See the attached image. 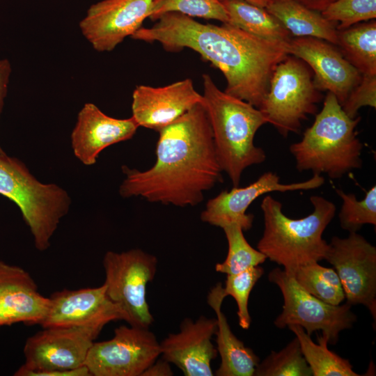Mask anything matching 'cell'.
<instances>
[{"label": "cell", "mask_w": 376, "mask_h": 376, "mask_svg": "<svg viewBox=\"0 0 376 376\" xmlns=\"http://www.w3.org/2000/svg\"><path fill=\"white\" fill-rule=\"evenodd\" d=\"M132 38L158 42L169 52L187 47L210 61L224 75V92L258 108L278 64L288 55L287 43L249 33L227 23H200L171 12L149 28L141 27Z\"/></svg>", "instance_id": "1"}, {"label": "cell", "mask_w": 376, "mask_h": 376, "mask_svg": "<svg viewBox=\"0 0 376 376\" xmlns=\"http://www.w3.org/2000/svg\"><path fill=\"white\" fill-rule=\"evenodd\" d=\"M156 162L149 169L122 167L119 188L124 198L141 196L151 203L195 206L205 191L223 182L209 118L198 103L157 131Z\"/></svg>", "instance_id": "2"}, {"label": "cell", "mask_w": 376, "mask_h": 376, "mask_svg": "<svg viewBox=\"0 0 376 376\" xmlns=\"http://www.w3.org/2000/svg\"><path fill=\"white\" fill-rule=\"evenodd\" d=\"M203 103L219 163L233 187H238L246 169L266 159L265 152L255 145L254 137L267 120L258 108L221 91L209 75H203Z\"/></svg>", "instance_id": "3"}, {"label": "cell", "mask_w": 376, "mask_h": 376, "mask_svg": "<svg viewBox=\"0 0 376 376\" xmlns=\"http://www.w3.org/2000/svg\"><path fill=\"white\" fill-rule=\"evenodd\" d=\"M310 201L313 212L301 219L286 216L282 203L271 195L265 196L261 202L264 230L257 249L288 274L324 258L328 243L322 235L335 217L336 207L321 196H312Z\"/></svg>", "instance_id": "4"}, {"label": "cell", "mask_w": 376, "mask_h": 376, "mask_svg": "<svg viewBox=\"0 0 376 376\" xmlns=\"http://www.w3.org/2000/svg\"><path fill=\"white\" fill-rule=\"evenodd\" d=\"M360 120V116L349 117L336 96L327 92L313 123L289 147L296 169L338 179L361 169L363 144L357 132Z\"/></svg>", "instance_id": "5"}, {"label": "cell", "mask_w": 376, "mask_h": 376, "mask_svg": "<svg viewBox=\"0 0 376 376\" xmlns=\"http://www.w3.org/2000/svg\"><path fill=\"white\" fill-rule=\"evenodd\" d=\"M0 194L19 208L30 228L36 248L47 250L71 200L56 184L38 181L20 160L0 153Z\"/></svg>", "instance_id": "6"}, {"label": "cell", "mask_w": 376, "mask_h": 376, "mask_svg": "<svg viewBox=\"0 0 376 376\" xmlns=\"http://www.w3.org/2000/svg\"><path fill=\"white\" fill-rule=\"evenodd\" d=\"M313 73L301 59L288 55L271 77L269 89L258 108L283 136L297 133L308 116L316 114L322 94Z\"/></svg>", "instance_id": "7"}, {"label": "cell", "mask_w": 376, "mask_h": 376, "mask_svg": "<svg viewBox=\"0 0 376 376\" xmlns=\"http://www.w3.org/2000/svg\"><path fill=\"white\" fill-rule=\"evenodd\" d=\"M102 264L109 299L122 308L130 326L149 329L154 318L146 299V286L155 276L157 258L139 249L109 251Z\"/></svg>", "instance_id": "8"}, {"label": "cell", "mask_w": 376, "mask_h": 376, "mask_svg": "<svg viewBox=\"0 0 376 376\" xmlns=\"http://www.w3.org/2000/svg\"><path fill=\"white\" fill-rule=\"evenodd\" d=\"M268 279L279 287L283 298V310L274 321L279 329L297 324L309 336L315 331H322L329 343L334 345L340 333L351 329L357 321L351 305L346 302L331 305L320 300L302 289L284 269H273Z\"/></svg>", "instance_id": "9"}, {"label": "cell", "mask_w": 376, "mask_h": 376, "mask_svg": "<svg viewBox=\"0 0 376 376\" xmlns=\"http://www.w3.org/2000/svg\"><path fill=\"white\" fill-rule=\"evenodd\" d=\"M102 330L89 327H49L28 338L25 361L15 376H36L43 372L68 370L85 365L95 339Z\"/></svg>", "instance_id": "10"}, {"label": "cell", "mask_w": 376, "mask_h": 376, "mask_svg": "<svg viewBox=\"0 0 376 376\" xmlns=\"http://www.w3.org/2000/svg\"><path fill=\"white\" fill-rule=\"evenodd\" d=\"M160 355L149 329L123 325L111 339L93 343L85 366L93 376H141Z\"/></svg>", "instance_id": "11"}, {"label": "cell", "mask_w": 376, "mask_h": 376, "mask_svg": "<svg viewBox=\"0 0 376 376\" xmlns=\"http://www.w3.org/2000/svg\"><path fill=\"white\" fill-rule=\"evenodd\" d=\"M336 272L346 303L361 304L376 319V247L357 232L334 236L324 255Z\"/></svg>", "instance_id": "12"}, {"label": "cell", "mask_w": 376, "mask_h": 376, "mask_svg": "<svg viewBox=\"0 0 376 376\" xmlns=\"http://www.w3.org/2000/svg\"><path fill=\"white\" fill-rule=\"evenodd\" d=\"M324 183V177L318 174H313L309 179L302 182L282 183L276 173L267 171L246 187H233L210 199L201 214V219L221 228L230 224H237L244 231L249 230L252 227L254 217L247 214L246 210L260 196L274 191L315 189Z\"/></svg>", "instance_id": "13"}, {"label": "cell", "mask_w": 376, "mask_h": 376, "mask_svg": "<svg viewBox=\"0 0 376 376\" xmlns=\"http://www.w3.org/2000/svg\"><path fill=\"white\" fill-rule=\"evenodd\" d=\"M152 1L102 0L95 3L80 21V31L95 50L111 52L142 27L149 17Z\"/></svg>", "instance_id": "14"}, {"label": "cell", "mask_w": 376, "mask_h": 376, "mask_svg": "<svg viewBox=\"0 0 376 376\" xmlns=\"http://www.w3.org/2000/svg\"><path fill=\"white\" fill-rule=\"evenodd\" d=\"M289 54L304 61L312 70L320 91L333 93L342 105L359 84L362 75L334 44L314 37H292L287 42Z\"/></svg>", "instance_id": "15"}, {"label": "cell", "mask_w": 376, "mask_h": 376, "mask_svg": "<svg viewBox=\"0 0 376 376\" xmlns=\"http://www.w3.org/2000/svg\"><path fill=\"white\" fill-rule=\"evenodd\" d=\"M49 299L42 328L89 327L102 330L111 321L127 320L122 308L108 297L104 283L96 288L63 289L54 292Z\"/></svg>", "instance_id": "16"}, {"label": "cell", "mask_w": 376, "mask_h": 376, "mask_svg": "<svg viewBox=\"0 0 376 376\" xmlns=\"http://www.w3.org/2000/svg\"><path fill=\"white\" fill-rule=\"evenodd\" d=\"M216 331V318H185L178 332L169 334L159 343L162 359L176 366L185 376H212L211 363L218 353L212 342Z\"/></svg>", "instance_id": "17"}, {"label": "cell", "mask_w": 376, "mask_h": 376, "mask_svg": "<svg viewBox=\"0 0 376 376\" xmlns=\"http://www.w3.org/2000/svg\"><path fill=\"white\" fill-rule=\"evenodd\" d=\"M203 101L191 79L162 87L139 85L132 93V117L139 127L157 132Z\"/></svg>", "instance_id": "18"}, {"label": "cell", "mask_w": 376, "mask_h": 376, "mask_svg": "<svg viewBox=\"0 0 376 376\" xmlns=\"http://www.w3.org/2000/svg\"><path fill=\"white\" fill-rule=\"evenodd\" d=\"M139 125L130 117L118 119L103 113L95 104L86 103L79 111L71 134L75 157L84 164H94L101 151L117 143L129 140Z\"/></svg>", "instance_id": "19"}, {"label": "cell", "mask_w": 376, "mask_h": 376, "mask_svg": "<svg viewBox=\"0 0 376 376\" xmlns=\"http://www.w3.org/2000/svg\"><path fill=\"white\" fill-rule=\"evenodd\" d=\"M224 286L218 283L210 291L207 303L217 315V350L221 363L217 376H253L259 357L233 333L221 306L226 298Z\"/></svg>", "instance_id": "20"}, {"label": "cell", "mask_w": 376, "mask_h": 376, "mask_svg": "<svg viewBox=\"0 0 376 376\" xmlns=\"http://www.w3.org/2000/svg\"><path fill=\"white\" fill-rule=\"evenodd\" d=\"M265 8L292 37H314L337 43L338 24L326 19L321 12L296 0H272Z\"/></svg>", "instance_id": "21"}, {"label": "cell", "mask_w": 376, "mask_h": 376, "mask_svg": "<svg viewBox=\"0 0 376 376\" xmlns=\"http://www.w3.org/2000/svg\"><path fill=\"white\" fill-rule=\"evenodd\" d=\"M49 306V297L38 292L33 279L15 283L0 299V327L17 322L41 325Z\"/></svg>", "instance_id": "22"}, {"label": "cell", "mask_w": 376, "mask_h": 376, "mask_svg": "<svg viewBox=\"0 0 376 376\" xmlns=\"http://www.w3.org/2000/svg\"><path fill=\"white\" fill-rule=\"evenodd\" d=\"M345 58L361 75H376V21L338 30L337 43Z\"/></svg>", "instance_id": "23"}, {"label": "cell", "mask_w": 376, "mask_h": 376, "mask_svg": "<svg viewBox=\"0 0 376 376\" xmlns=\"http://www.w3.org/2000/svg\"><path fill=\"white\" fill-rule=\"evenodd\" d=\"M228 23L249 33L270 40L288 42L292 37L282 23L262 8L244 0L222 1Z\"/></svg>", "instance_id": "24"}, {"label": "cell", "mask_w": 376, "mask_h": 376, "mask_svg": "<svg viewBox=\"0 0 376 376\" xmlns=\"http://www.w3.org/2000/svg\"><path fill=\"white\" fill-rule=\"evenodd\" d=\"M299 340L301 352L313 376H359L349 360L328 349V339L324 334L317 337L318 343L297 324L288 326Z\"/></svg>", "instance_id": "25"}, {"label": "cell", "mask_w": 376, "mask_h": 376, "mask_svg": "<svg viewBox=\"0 0 376 376\" xmlns=\"http://www.w3.org/2000/svg\"><path fill=\"white\" fill-rule=\"evenodd\" d=\"M290 274L302 289L325 303L339 305L345 299L341 281L334 268L314 262L297 267Z\"/></svg>", "instance_id": "26"}, {"label": "cell", "mask_w": 376, "mask_h": 376, "mask_svg": "<svg viewBox=\"0 0 376 376\" xmlns=\"http://www.w3.org/2000/svg\"><path fill=\"white\" fill-rule=\"evenodd\" d=\"M222 229L228 242V253L222 263L216 264L217 272L235 274L258 266L266 260L265 255L247 242L240 226L230 224Z\"/></svg>", "instance_id": "27"}, {"label": "cell", "mask_w": 376, "mask_h": 376, "mask_svg": "<svg viewBox=\"0 0 376 376\" xmlns=\"http://www.w3.org/2000/svg\"><path fill=\"white\" fill-rule=\"evenodd\" d=\"M313 376L297 337L279 352L272 351L255 370L253 376Z\"/></svg>", "instance_id": "28"}, {"label": "cell", "mask_w": 376, "mask_h": 376, "mask_svg": "<svg viewBox=\"0 0 376 376\" xmlns=\"http://www.w3.org/2000/svg\"><path fill=\"white\" fill-rule=\"evenodd\" d=\"M342 200L338 213L340 226L349 233L357 232L366 224L376 226V187L366 191L362 200H358L353 193H345L336 189Z\"/></svg>", "instance_id": "29"}, {"label": "cell", "mask_w": 376, "mask_h": 376, "mask_svg": "<svg viewBox=\"0 0 376 376\" xmlns=\"http://www.w3.org/2000/svg\"><path fill=\"white\" fill-rule=\"evenodd\" d=\"M171 12L189 17L216 19L228 23V13L219 0H153L149 18L157 20L161 15Z\"/></svg>", "instance_id": "30"}, {"label": "cell", "mask_w": 376, "mask_h": 376, "mask_svg": "<svg viewBox=\"0 0 376 376\" xmlns=\"http://www.w3.org/2000/svg\"><path fill=\"white\" fill-rule=\"evenodd\" d=\"M263 274V268L258 265L237 274H227L224 292L226 297L231 296L235 300L238 323L243 329H248L251 322L248 309L250 293Z\"/></svg>", "instance_id": "31"}, {"label": "cell", "mask_w": 376, "mask_h": 376, "mask_svg": "<svg viewBox=\"0 0 376 376\" xmlns=\"http://www.w3.org/2000/svg\"><path fill=\"white\" fill-rule=\"evenodd\" d=\"M328 20L336 22L337 30L376 18V0H336L321 12Z\"/></svg>", "instance_id": "32"}, {"label": "cell", "mask_w": 376, "mask_h": 376, "mask_svg": "<svg viewBox=\"0 0 376 376\" xmlns=\"http://www.w3.org/2000/svg\"><path fill=\"white\" fill-rule=\"evenodd\" d=\"M367 106L376 108V75H362L359 84L341 105L345 113L352 118L359 116V110Z\"/></svg>", "instance_id": "33"}, {"label": "cell", "mask_w": 376, "mask_h": 376, "mask_svg": "<svg viewBox=\"0 0 376 376\" xmlns=\"http://www.w3.org/2000/svg\"><path fill=\"white\" fill-rule=\"evenodd\" d=\"M31 279L29 273L23 268L0 261V299L10 286Z\"/></svg>", "instance_id": "34"}, {"label": "cell", "mask_w": 376, "mask_h": 376, "mask_svg": "<svg viewBox=\"0 0 376 376\" xmlns=\"http://www.w3.org/2000/svg\"><path fill=\"white\" fill-rule=\"evenodd\" d=\"M12 72L11 64L8 59H0V116L3 109L4 100L6 97ZM0 153L4 151L0 146Z\"/></svg>", "instance_id": "35"}, {"label": "cell", "mask_w": 376, "mask_h": 376, "mask_svg": "<svg viewBox=\"0 0 376 376\" xmlns=\"http://www.w3.org/2000/svg\"><path fill=\"white\" fill-rule=\"evenodd\" d=\"M173 375V371L169 366V363L162 359H157L150 366L141 376H171Z\"/></svg>", "instance_id": "36"}, {"label": "cell", "mask_w": 376, "mask_h": 376, "mask_svg": "<svg viewBox=\"0 0 376 376\" xmlns=\"http://www.w3.org/2000/svg\"><path fill=\"white\" fill-rule=\"evenodd\" d=\"M305 6L319 11H323L327 7L336 0H296Z\"/></svg>", "instance_id": "37"}, {"label": "cell", "mask_w": 376, "mask_h": 376, "mask_svg": "<svg viewBox=\"0 0 376 376\" xmlns=\"http://www.w3.org/2000/svg\"><path fill=\"white\" fill-rule=\"evenodd\" d=\"M220 1H224L228 0H219ZM250 3H252L253 5L262 7V8H266L267 5L271 2L272 0H244Z\"/></svg>", "instance_id": "38"}]
</instances>
